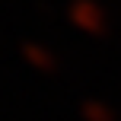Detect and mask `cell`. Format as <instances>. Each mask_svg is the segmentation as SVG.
<instances>
[{
  "label": "cell",
  "mask_w": 121,
  "mask_h": 121,
  "mask_svg": "<svg viewBox=\"0 0 121 121\" xmlns=\"http://www.w3.org/2000/svg\"><path fill=\"white\" fill-rule=\"evenodd\" d=\"M67 22L73 29H80L83 35L92 38H105L108 35V13L99 0H70L67 3Z\"/></svg>",
  "instance_id": "obj_1"
},
{
  "label": "cell",
  "mask_w": 121,
  "mask_h": 121,
  "mask_svg": "<svg viewBox=\"0 0 121 121\" xmlns=\"http://www.w3.org/2000/svg\"><path fill=\"white\" fill-rule=\"evenodd\" d=\"M80 115H83V121H118V112L102 99H86L80 105Z\"/></svg>",
  "instance_id": "obj_2"
},
{
  "label": "cell",
  "mask_w": 121,
  "mask_h": 121,
  "mask_svg": "<svg viewBox=\"0 0 121 121\" xmlns=\"http://www.w3.org/2000/svg\"><path fill=\"white\" fill-rule=\"evenodd\" d=\"M26 57H29V64L38 67V70H54L57 67V57L51 54L48 48H42V45H26Z\"/></svg>",
  "instance_id": "obj_3"
}]
</instances>
